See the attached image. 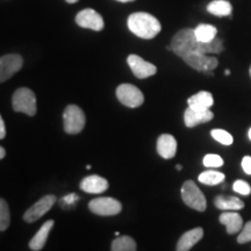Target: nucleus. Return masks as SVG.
<instances>
[{
	"label": "nucleus",
	"mask_w": 251,
	"mask_h": 251,
	"mask_svg": "<svg viewBox=\"0 0 251 251\" xmlns=\"http://www.w3.org/2000/svg\"><path fill=\"white\" fill-rule=\"evenodd\" d=\"M172 51L181 58L187 54L199 52V54H220L224 51V41L215 37L211 42H200L197 40L194 29L185 28L178 31L171 41Z\"/></svg>",
	"instance_id": "1"
},
{
	"label": "nucleus",
	"mask_w": 251,
	"mask_h": 251,
	"mask_svg": "<svg viewBox=\"0 0 251 251\" xmlns=\"http://www.w3.org/2000/svg\"><path fill=\"white\" fill-rule=\"evenodd\" d=\"M127 25L131 33L146 40L153 39L162 29L161 23L153 15L146 12H137L129 15Z\"/></svg>",
	"instance_id": "2"
},
{
	"label": "nucleus",
	"mask_w": 251,
	"mask_h": 251,
	"mask_svg": "<svg viewBox=\"0 0 251 251\" xmlns=\"http://www.w3.org/2000/svg\"><path fill=\"white\" fill-rule=\"evenodd\" d=\"M12 105L15 112L25 113V114L34 117L36 114V97L33 91L28 87L18 89L12 98Z\"/></svg>",
	"instance_id": "3"
},
{
	"label": "nucleus",
	"mask_w": 251,
	"mask_h": 251,
	"mask_svg": "<svg viewBox=\"0 0 251 251\" xmlns=\"http://www.w3.org/2000/svg\"><path fill=\"white\" fill-rule=\"evenodd\" d=\"M181 198L183 201L198 212H205L207 208V201L203 193L193 180L185 181L181 186Z\"/></svg>",
	"instance_id": "4"
},
{
	"label": "nucleus",
	"mask_w": 251,
	"mask_h": 251,
	"mask_svg": "<svg viewBox=\"0 0 251 251\" xmlns=\"http://www.w3.org/2000/svg\"><path fill=\"white\" fill-rule=\"evenodd\" d=\"M85 114L77 105H69L63 113L64 130L68 134H78L85 127Z\"/></svg>",
	"instance_id": "5"
},
{
	"label": "nucleus",
	"mask_w": 251,
	"mask_h": 251,
	"mask_svg": "<svg viewBox=\"0 0 251 251\" xmlns=\"http://www.w3.org/2000/svg\"><path fill=\"white\" fill-rule=\"evenodd\" d=\"M90 211L100 216H113L118 215L122 211L120 201L111 197L96 198L89 203Z\"/></svg>",
	"instance_id": "6"
},
{
	"label": "nucleus",
	"mask_w": 251,
	"mask_h": 251,
	"mask_svg": "<svg viewBox=\"0 0 251 251\" xmlns=\"http://www.w3.org/2000/svg\"><path fill=\"white\" fill-rule=\"evenodd\" d=\"M117 97L122 105L129 108L140 107L144 102L143 93L131 84H121L120 86H118Z\"/></svg>",
	"instance_id": "7"
},
{
	"label": "nucleus",
	"mask_w": 251,
	"mask_h": 251,
	"mask_svg": "<svg viewBox=\"0 0 251 251\" xmlns=\"http://www.w3.org/2000/svg\"><path fill=\"white\" fill-rule=\"evenodd\" d=\"M181 59L193 68L194 70L200 72H211L218 67L219 61L218 58L213 57V56H207L205 54H199V52H193V54H187L181 57Z\"/></svg>",
	"instance_id": "8"
},
{
	"label": "nucleus",
	"mask_w": 251,
	"mask_h": 251,
	"mask_svg": "<svg viewBox=\"0 0 251 251\" xmlns=\"http://www.w3.org/2000/svg\"><path fill=\"white\" fill-rule=\"evenodd\" d=\"M23 57L18 54H8L0 57V83L8 80L23 68Z\"/></svg>",
	"instance_id": "9"
},
{
	"label": "nucleus",
	"mask_w": 251,
	"mask_h": 251,
	"mask_svg": "<svg viewBox=\"0 0 251 251\" xmlns=\"http://www.w3.org/2000/svg\"><path fill=\"white\" fill-rule=\"evenodd\" d=\"M56 202V197L52 196V194H49V196H46L34 203L33 206L29 207L27 209L26 213L24 214V220L28 224H31V222H35L36 220H39L41 216H43L47 212H49L51 209V207L54 206Z\"/></svg>",
	"instance_id": "10"
},
{
	"label": "nucleus",
	"mask_w": 251,
	"mask_h": 251,
	"mask_svg": "<svg viewBox=\"0 0 251 251\" xmlns=\"http://www.w3.org/2000/svg\"><path fill=\"white\" fill-rule=\"evenodd\" d=\"M76 23L78 26L96 31L102 30L103 26H105L101 15L92 8H86L80 11L76 17Z\"/></svg>",
	"instance_id": "11"
},
{
	"label": "nucleus",
	"mask_w": 251,
	"mask_h": 251,
	"mask_svg": "<svg viewBox=\"0 0 251 251\" xmlns=\"http://www.w3.org/2000/svg\"><path fill=\"white\" fill-rule=\"evenodd\" d=\"M128 65H129L131 71L139 79L151 77L157 72V68L151 63L144 61L142 57L137 55H129L127 58Z\"/></svg>",
	"instance_id": "12"
},
{
	"label": "nucleus",
	"mask_w": 251,
	"mask_h": 251,
	"mask_svg": "<svg viewBox=\"0 0 251 251\" xmlns=\"http://www.w3.org/2000/svg\"><path fill=\"white\" fill-rule=\"evenodd\" d=\"M213 118H214V114H213L211 109L199 111V109H193L191 107H187V109L184 113L185 126L188 128H193L198 125L206 124V122L213 120Z\"/></svg>",
	"instance_id": "13"
},
{
	"label": "nucleus",
	"mask_w": 251,
	"mask_h": 251,
	"mask_svg": "<svg viewBox=\"0 0 251 251\" xmlns=\"http://www.w3.org/2000/svg\"><path fill=\"white\" fill-rule=\"evenodd\" d=\"M157 152L164 159L174 158L177 152V141L170 134H162L157 140Z\"/></svg>",
	"instance_id": "14"
},
{
	"label": "nucleus",
	"mask_w": 251,
	"mask_h": 251,
	"mask_svg": "<svg viewBox=\"0 0 251 251\" xmlns=\"http://www.w3.org/2000/svg\"><path fill=\"white\" fill-rule=\"evenodd\" d=\"M219 221L226 226L227 233L229 235H234L240 233L243 228V219L236 211H227L220 215Z\"/></svg>",
	"instance_id": "15"
},
{
	"label": "nucleus",
	"mask_w": 251,
	"mask_h": 251,
	"mask_svg": "<svg viewBox=\"0 0 251 251\" xmlns=\"http://www.w3.org/2000/svg\"><path fill=\"white\" fill-rule=\"evenodd\" d=\"M80 188L86 193L99 194L108 188V181L100 176L92 175L85 177L80 183Z\"/></svg>",
	"instance_id": "16"
},
{
	"label": "nucleus",
	"mask_w": 251,
	"mask_h": 251,
	"mask_svg": "<svg viewBox=\"0 0 251 251\" xmlns=\"http://www.w3.org/2000/svg\"><path fill=\"white\" fill-rule=\"evenodd\" d=\"M203 237V229L197 227L181 235L176 251H190Z\"/></svg>",
	"instance_id": "17"
},
{
	"label": "nucleus",
	"mask_w": 251,
	"mask_h": 251,
	"mask_svg": "<svg viewBox=\"0 0 251 251\" xmlns=\"http://www.w3.org/2000/svg\"><path fill=\"white\" fill-rule=\"evenodd\" d=\"M54 220H48V221L43 224L42 227L39 229V231L34 235V237L31 238L29 242V247L31 250L39 251L46 246L47 240H48L49 233L54 227Z\"/></svg>",
	"instance_id": "18"
},
{
	"label": "nucleus",
	"mask_w": 251,
	"mask_h": 251,
	"mask_svg": "<svg viewBox=\"0 0 251 251\" xmlns=\"http://www.w3.org/2000/svg\"><path fill=\"white\" fill-rule=\"evenodd\" d=\"M187 103L188 107L203 111V109H209L212 107L213 103H214V98H213L212 93L207 92V91H201V92L190 97L187 99Z\"/></svg>",
	"instance_id": "19"
},
{
	"label": "nucleus",
	"mask_w": 251,
	"mask_h": 251,
	"mask_svg": "<svg viewBox=\"0 0 251 251\" xmlns=\"http://www.w3.org/2000/svg\"><path fill=\"white\" fill-rule=\"evenodd\" d=\"M214 205L221 211H240L244 208V202L237 197L218 196L214 200Z\"/></svg>",
	"instance_id": "20"
},
{
	"label": "nucleus",
	"mask_w": 251,
	"mask_h": 251,
	"mask_svg": "<svg viewBox=\"0 0 251 251\" xmlns=\"http://www.w3.org/2000/svg\"><path fill=\"white\" fill-rule=\"evenodd\" d=\"M207 11L215 17H229L233 12V6L227 0H214L207 6Z\"/></svg>",
	"instance_id": "21"
},
{
	"label": "nucleus",
	"mask_w": 251,
	"mask_h": 251,
	"mask_svg": "<svg viewBox=\"0 0 251 251\" xmlns=\"http://www.w3.org/2000/svg\"><path fill=\"white\" fill-rule=\"evenodd\" d=\"M194 34H196L197 40L200 42H211L216 37L218 29L212 25L201 24L197 28H194Z\"/></svg>",
	"instance_id": "22"
},
{
	"label": "nucleus",
	"mask_w": 251,
	"mask_h": 251,
	"mask_svg": "<svg viewBox=\"0 0 251 251\" xmlns=\"http://www.w3.org/2000/svg\"><path fill=\"white\" fill-rule=\"evenodd\" d=\"M136 242L130 236H118L112 242V251H136Z\"/></svg>",
	"instance_id": "23"
},
{
	"label": "nucleus",
	"mask_w": 251,
	"mask_h": 251,
	"mask_svg": "<svg viewBox=\"0 0 251 251\" xmlns=\"http://www.w3.org/2000/svg\"><path fill=\"white\" fill-rule=\"evenodd\" d=\"M225 180V175L222 172H218L214 170H208L202 172L199 176V181L201 184L208 185V186H214V185L221 184Z\"/></svg>",
	"instance_id": "24"
},
{
	"label": "nucleus",
	"mask_w": 251,
	"mask_h": 251,
	"mask_svg": "<svg viewBox=\"0 0 251 251\" xmlns=\"http://www.w3.org/2000/svg\"><path fill=\"white\" fill-rule=\"evenodd\" d=\"M11 224V214H9L8 203L0 198V230L4 231Z\"/></svg>",
	"instance_id": "25"
},
{
	"label": "nucleus",
	"mask_w": 251,
	"mask_h": 251,
	"mask_svg": "<svg viewBox=\"0 0 251 251\" xmlns=\"http://www.w3.org/2000/svg\"><path fill=\"white\" fill-rule=\"evenodd\" d=\"M212 137L224 146H231L234 142V137L228 131L224 129H213L211 131Z\"/></svg>",
	"instance_id": "26"
},
{
	"label": "nucleus",
	"mask_w": 251,
	"mask_h": 251,
	"mask_svg": "<svg viewBox=\"0 0 251 251\" xmlns=\"http://www.w3.org/2000/svg\"><path fill=\"white\" fill-rule=\"evenodd\" d=\"M203 165L206 168H220L225 164V161L222 159V157H220L219 155H215V153H208L203 157Z\"/></svg>",
	"instance_id": "27"
},
{
	"label": "nucleus",
	"mask_w": 251,
	"mask_h": 251,
	"mask_svg": "<svg viewBox=\"0 0 251 251\" xmlns=\"http://www.w3.org/2000/svg\"><path fill=\"white\" fill-rule=\"evenodd\" d=\"M233 190L241 196H249L251 194V186L244 180H236L233 184Z\"/></svg>",
	"instance_id": "28"
},
{
	"label": "nucleus",
	"mask_w": 251,
	"mask_h": 251,
	"mask_svg": "<svg viewBox=\"0 0 251 251\" xmlns=\"http://www.w3.org/2000/svg\"><path fill=\"white\" fill-rule=\"evenodd\" d=\"M237 242L240 244L251 242V221L246 224V226H243L242 230L240 231V235L237 237Z\"/></svg>",
	"instance_id": "29"
},
{
	"label": "nucleus",
	"mask_w": 251,
	"mask_h": 251,
	"mask_svg": "<svg viewBox=\"0 0 251 251\" xmlns=\"http://www.w3.org/2000/svg\"><path fill=\"white\" fill-rule=\"evenodd\" d=\"M242 169L247 175L251 176V157L246 156L242 159Z\"/></svg>",
	"instance_id": "30"
},
{
	"label": "nucleus",
	"mask_w": 251,
	"mask_h": 251,
	"mask_svg": "<svg viewBox=\"0 0 251 251\" xmlns=\"http://www.w3.org/2000/svg\"><path fill=\"white\" fill-rule=\"evenodd\" d=\"M6 136V127H5V122L2 120L1 115H0V140L5 139Z\"/></svg>",
	"instance_id": "31"
},
{
	"label": "nucleus",
	"mask_w": 251,
	"mask_h": 251,
	"mask_svg": "<svg viewBox=\"0 0 251 251\" xmlns=\"http://www.w3.org/2000/svg\"><path fill=\"white\" fill-rule=\"evenodd\" d=\"M5 156H6V150L2 148V147H0V159L4 158Z\"/></svg>",
	"instance_id": "32"
},
{
	"label": "nucleus",
	"mask_w": 251,
	"mask_h": 251,
	"mask_svg": "<svg viewBox=\"0 0 251 251\" xmlns=\"http://www.w3.org/2000/svg\"><path fill=\"white\" fill-rule=\"evenodd\" d=\"M78 0H67V2H69V4H75V2H77Z\"/></svg>",
	"instance_id": "33"
},
{
	"label": "nucleus",
	"mask_w": 251,
	"mask_h": 251,
	"mask_svg": "<svg viewBox=\"0 0 251 251\" xmlns=\"http://www.w3.org/2000/svg\"><path fill=\"white\" fill-rule=\"evenodd\" d=\"M117 1H120V2H129V1H134V0H117Z\"/></svg>",
	"instance_id": "34"
},
{
	"label": "nucleus",
	"mask_w": 251,
	"mask_h": 251,
	"mask_svg": "<svg viewBox=\"0 0 251 251\" xmlns=\"http://www.w3.org/2000/svg\"><path fill=\"white\" fill-rule=\"evenodd\" d=\"M176 168H177V170H179V171H180V170H181V169H183V166H181L180 164H178L177 166H176Z\"/></svg>",
	"instance_id": "35"
},
{
	"label": "nucleus",
	"mask_w": 251,
	"mask_h": 251,
	"mask_svg": "<svg viewBox=\"0 0 251 251\" xmlns=\"http://www.w3.org/2000/svg\"><path fill=\"white\" fill-rule=\"evenodd\" d=\"M248 136H249V139L251 140V128L249 129V131H248Z\"/></svg>",
	"instance_id": "36"
},
{
	"label": "nucleus",
	"mask_w": 251,
	"mask_h": 251,
	"mask_svg": "<svg viewBox=\"0 0 251 251\" xmlns=\"http://www.w3.org/2000/svg\"><path fill=\"white\" fill-rule=\"evenodd\" d=\"M225 74L227 75V76H228V75H230V71H229V70H226V71H225Z\"/></svg>",
	"instance_id": "37"
},
{
	"label": "nucleus",
	"mask_w": 251,
	"mask_h": 251,
	"mask_svg": "<svg viewBox=\"0 0 251 251\" xmlns=\"http://www.w3.org/2000/svg\"><path fill=\"white\" fill-rule=\"evenodd\" d=\"M115 236H120V233H119V231H115Z\"/></svg>",
	"instance_id": "38"
},
{
	"label": "nucleus",
	"mask_w": 251,
	"mask_h": 251,
	"mask_svg": "<svg viewBox=\"0 0 251 251\" xmlns=\"http://www.w3.org/2000/svg\"><path fill=\"white\" fill-rule=\"evenodd\" d=\"M91 168H92V166H91V165H86V169H87V170H90Z\"/></svg>",
	"instance_id": "39"
},
{
	"label": "nucleus",
	"mask_w": 251,
	"mask_h": 251,
	"mask_svg": "<svg viewBox=\"0 0 251 251\" xmlns=\"http://www.w3.org/2000/svg\"><path fill=\"white\" fill-rule=\"evenodd\" d=\"M249 74H250V77H251V67H250V69H249Z\"/></svg>",
	"instance_id": "40"
}]
</instances>
